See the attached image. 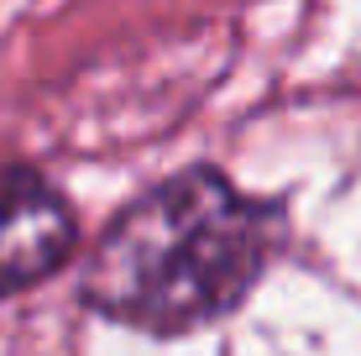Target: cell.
<instances>
[{"mask_svg":"<svg viewBox=\"0 0 361 356\" xmlns=\"http://www.w3.org/2000/svg\"><path fill=\"white\" fill-rule=\"evenodd\" d=\"M288 220L278 204L194 163L116 210L90 247L79 299L116 325L183 336L231 314L278 262Z\"/></svg>","mask_w":361,"mask_h":356,"instance_id":"6da1fadb","label":"cell"},{"mask_svg":"<svg viewBox=\"0 0 361 356\" xmlns=\"http://www.w3.org/2000/svg\"><path fill=\"white\" fill-rule=\"evenodd\" d=\"M79 252V215L68 194L37 168L0 163V299L53 278Z\"/></svg>","mask_w":361,"mask_h":356,"instance_id":"7a4b0ae2","label":"cell"}]
</instances>
